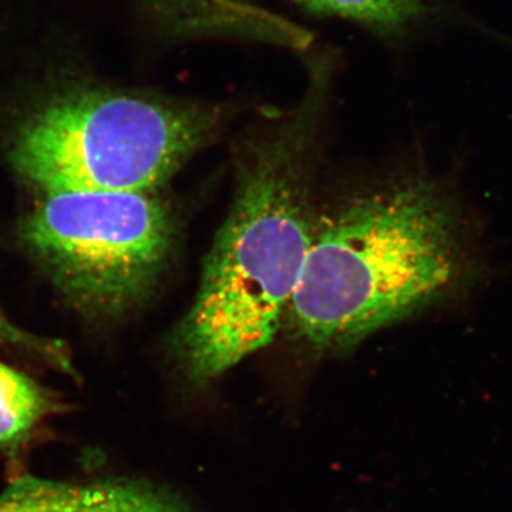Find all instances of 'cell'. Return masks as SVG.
Listing matches in <instances>:
<instances>
[{
	"label": "cell",
	"instance_id": "obj_3",
	"mask_svg": "<svg viewBox=\"0 0 512 512\" xmlns=\"http://www.w3.org/2000/svg\"><path fill=\"white\" fill-rule=\"evenodd\" d=\"M227 116L221 104L67 87L23 121L12 163L45 192H153Z\"/></svg>",
	"mask_w": 512,
	"mask_h": 512
},
{
	"label": "cell",
	"instance_id": "obj_2",
	"mask_svg": "<svg viewBox=\"0 0 512 512\" xmlns=\"http://www.w3.org/2000/svg\"><path fill=\"white\" fill-rule=\"evenodd\" d=\"M481 278L463 205L419 175L350 198L315 224L286 320L319 352H343L466 296Z\"/></svg>",
	"mask_w": 512,
	"mask_h": 512
},
{
	"label": "cell",
	"instance_id": "obj_1",
	"mask_svg": "<svg viewBox=\"0 0 512 512\" xmlns=\"http://www.w3.org/2000/svg\"><path fill=\"white\" fill-rule=\"evenodd\" d=\"M306 62L301 103L242 158L234 201L205 258L195 301L171 335V356L192 389H207L272 343L301 279L315 228L309 141L336 56L316 50Z\"/></svg>",
	"mask_w": 512,
	"mask_h": 512
},
{
	"label": "cell",
	"instance_id": "obj_7",
	"mask_svg": "<svg viewBox=\"0 0 512 512\" xmlns=\"http://www.w3.org/2000/svg\"><path fill=\"white\" fill-rule=\"evenodd\" d=\"M318 15L338 16L379 35H394L412 23L423 0H295Z\"/></svg>",
	"mask_w": 512,
	"mask_h": 512
},
{
	"label": "cell",
	"instance_id": "obj_8",
	"mask_svg": "<svg viewBox=\"0 0 512 512\" xmlns=\"http://www.w3.org/2000/svg\"><path fill=\"white\" fill-rule=\"evenodd\" d=\"M0 343H8V345L18 346V348L32 350V352L45 356L47 360H52L57 366L64 367V369L70 367L67 353L60 349L59 343L37 338L32 333L25 332V330L13 325L2 312H0Z\"/></svg>",
	"mask_w": 512,
	"mask_h": 512
},
{
	"label": "cell",
	"instance_id": "obj_5",
	"mask_svg": "<svg viewBox=\"0 0 512 512\" xmlns=\"http://www.w3.org/2000/svg\"><path fill=\"white\" fill-rule=\"evenodd\" d=\"M0 512H197L180 491L140 480L66 483L23 477L0 494Z\"/></svg>",
	"mask_w": 512,
	"mask_h": 512
},
{
	"label": "cell",
	"instance_id": "obj_4",
	"mask_svg": "<svg viewBox=\"0 0 512 512\" xmlns=\"http://www.w3.org/2000/svg\"><path fill=\"white\" fill-rule=\"evenodd\" d=\"M23 238L83 311L113 316L146 298L174 244V221L153 192H45Z\"/></svg>",
	"mask_w": 512,
	"mask_h": 512
},
{
	"label": "cell",
	"instance_id": "obj_6",
	"mask_svg": "<svg viewBox=\"0 0 512 512\" xmlns=\"http://www.w3.org/2000/svg\"><path fill=\"white\" fill-rule=\"evenodd\" d=\"M55 402L35 380L0 362V446L28 439Z\"/></svg>",
	"mask_w": 512,
	"mask_h": 512
}]
</instances>
